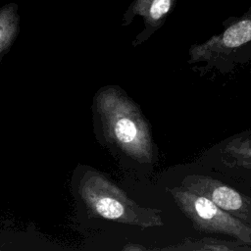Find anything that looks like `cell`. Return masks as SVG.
Wrapping results in <instances>:
<instances>
[{
  "instance_id": "6da1fadb",
  "label": "cell",
  "mask_w": 251,
  "mask_h": 251,
  "mask_svg": "<svg viewBox=\"0 0 251 251\" xmlns=\"http://www.w3.org/2000/svg\"><path fill=\"white\" fill-rule=\"evenodd\" d=\"M109 142L141 164H151L154 146L149 125L137 105L119 87L100 89L94 99Z\"/></svg>"
},
{
  "instance_id": "5b68a950",
  "label": "cell",
  "mask_w": 251,
  "mask_h": 251,
  "mask_svg": "<svg viewBox=\"0 0 251 251\" xmlns=\"http://www.w3.org/2000/svg\"><path fill=\"white\" fill-rule=\"evenodd\" d=\"M180 185L207 197L223 210L251 225V198L235 188L204 175H188Z\"/></svg>"
},
{
  "instance_id": "3957f363",
  "label": "cell",
  "mask_w": 251,
  "mask_h": 251,
  "mask_svg": "<svg viewBox=\"0 0 251 251\" xmlns=\"http://www.w3.org/2000/svg\"><path fill=\"white\" fill-rule=\"evenodd\" d=\"M223 26L221 33L189 47V65H201L196 70L203 72L217 69L226 73L235 64L251 59V6L243 15L226 19Z\"/></svg>"
},
{
  "instance_id": "277c9868",
  "label": "cell",
  "mask_w": 251,
  "mask_h": 251,
  "mask_svg": "<svg viewBox=\"0 0 251 251\" xmlns=\"http://www.w3.org/2000/svg\"><path fill=\"white\" fill-rule=\"evenodd\" d=\"M180 212L194 229L230 236L251 245V225L223 210L207 197L180 185L167 187Z\"/></svg>"
},
{
  "instance_id": "52a82bcc",
  "label": "cell",
  "mask_w": 251,
  "mask_h": 251,
  "mask_svg": "<svg viewBox=\"0 0 251 251\" xmlns=\"http://www.w3.org/2000/svg\"><path fill=\"white\" fill-rule=\"evenodd\" d=\"M176 251H251V245L240 240H225L205 236L202 238L185 237L181 242L162 248Z\"/></svg>"
},
{
  "instance_id": "9c48e42d",
  "label": "cell",
  "mask_w": 251,
  "mask_h": 251,
  "mask_svg": "<svg viewBox=\"0 0 251 251\" xmlns=\"http://www.w3.org/2000/svg\"><path fill=\"white\" fill-rule=\"evenodd\" d=\"M229 164L251 170V138L243 135L232 137L223 150Z\"/></svg>"
},
{
  "instance_id": "7a4b0ae2",
  "label": "cell",
  "mask_w": 251,
  "mask_h": 251,
  "mask_svg": "<svg viewBox=\"0 0 251 251\" xmlns=\"http://www.w3.org/2000/svg\"><path fill=\"white\" fill-rule=\"evenodd\" d=\"M78 192L88 210L105 220L141 228L164 226L161 210L138 205L100 172L87 171Z\"/></svg>"
},
{
  "instance_id": "ba28073f",
  "label": "cell",
  "mask_w": 251,
  "mask_h": 251,
  "mask_svg": "<svg viewBox=\"0 0 251 251\" xmlns=\"http://www.w3.org/2000/svg\"><path fill=\"white\" fill-rule=\"evenodd\" d=\"M18 5L9 3L0 8V59L10 49L19 32Z\"/></svg>"
},
{
  "instance_id": "8992f818",
  "label": "cell",
  "mask_w": 251,
  "mask_h": 251,
  "mask_svg": "<svg viewBox=\"0 0 251 251\" xmlns=\"http://www.w3.org/2000/svg\"><path fill=\"white\" fill-rule=\"evenodd\" d=\"M176 0H133L123 17V25L130 24L135 16H141L144 28L132 42L137 46L146 41L166 22L173 12Z\"/></svg>"
}]
</instances>
